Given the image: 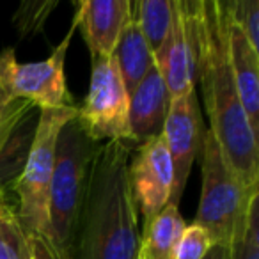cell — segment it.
<instances>
[{
    "label": "cell",
    "mask_w": 259,
    "mask_h": 259,
    "mask_svg": "<svg viewBox=\"0 0 259 259\" xmlns=\"http://www.w3.org/2000/svg\"><path fill=\"white\" fill-rule=\"evenodd\" d=\"M259 194L252 195L229 243V259H259Z\"/></svg>",
    "instance_id": "obj_18"
},
{
    "label": "cell",
    "mask_w": 259,
    "mask_h": 259,
    "mask_svg": "<svg viewBox=\"0 0 259 259\" xmlns=\"http://www.w3.org/2000/svg\"><path fill=\"white\" fill-rule=\"evenodd\" d=\"M128 180L137 211L144 219L142 229H146L169 204L172 194V160L162 135L135 146L128 165Z\"/></svg>",
    "instance_id": "obj_9"
},
{
    "label": "cell",
    "mask_w": 259,
    "mask_h": 259,
    "mask_svg": "<svg viewBox=\"0 0 259 259\" xmlns=\"http://www.w3.org/2000/svg\"><path fill=\"white\" fill-rule=\"evenodd\" d=\"M36 105L22 100L18 107L0 122V201L11 202L15 185L25 165L37 117L34 115Z\"/></svg>",
    "instance_id": "obj_11"
},
{
    "label": "cell",
    "mask_w": 259,
    "mask_h": 259,
    "mask_svg": "<svg viewBox=\"0 0 259 259\" xmlns=\"http://www.w3.org/2000/svg\"><path fill=\"white\" fill-rule=\"evenodd\" d=\"M187 222L181 217L180 208L167 204L153 219L146 229H142L139 259H174L176 245Z\"/></svg>",
    "instance_id": "obj_16"
},
{
    "label": "cell",
    "mask_w": 259,
    "mask_h": 259,
    "mask_svg": "<svg viewBox=\"0 0 259 259\" xmlns=\"http://www.w3.org/2000/svg\"><path fill=\"white\" fill-rule=\"evenodd\" d=\"M231 20L243 30L250 47L259 52V0H226Z\"/></svg>",
    "instance_id": "obj_21"
},
{
    "label": "cell",
    "mask_w": 259,
    "mask_h": 259,
    "mask_svg": "<svg viewBox=\"0 0 259 259\" xmlns=\"http://www.w3.org/2000/svg\"><path fill=\"white\" fill-rule=\"evenodd\" d=\"M201 172V199L194 224L208 233L213 245H229L241 213L252 195L259 192L245 194L209 130H206L202 139Z\"/></svg>",
    "instance_id": "obj_5"
},
{
    "label": "cell",
    "mask_w": 259,
    "mask_h": 259,
    "mask_svg": "<svg viewBox=\"0 0 259 259\" xmlns=\"http://www.w3.org/2000/svg\"><path fill=\"white\" fill-rule=\"evenodd\" d=\"M128 110L130 94L122 83L115 57L93 61L89 91L76 114V121L87 137L94 142L132 141Z\"/></svg>",
    "instance_id": "obj_7"
},
{
    "label": "cell",
    "mask_w": 259,
    "mask_h": 259,
    "mask_svg": "<svg viewBox=\"0 0 259 259\" xmlns=\"http://www.w3.org/2000/svg\"><path fill=\"white\" fill-rule=\"evenodd\" d=\"M204 259H229V245H213Z\"/></svg>",
    "instance_id": "obj_25"
},
{
    "label": "cell",
    "mask_w": 259,
    "mask_h": 259,
    "mask_svg": "<svg viewBox=\"0 0 259 259\" xmlns=\"http://www.w3.org/2000/svg\"><path fill=\"white\" fill-rule=\"evenodd\" d=\"M98 144L87 137L76 117L66 122L59 134L48 195V224L50 241L62 257L71 247L87 172Z\"/></svg>",
    "instance_id": "obj_3"
},
{
    "label": "cell",
    "mask_w": 259,
    "mask_h": 259,
    "mask_svg": "<svg viewBox=\"0 0 259 259\" xmlns=\"http://www.w3.org/2000/svg\"><path fill=\"white\" fill-rule=\"evenodd\" d=\"M213 247L208 233L197 224H187L176 245L174 259H204L208 250Z\"/></svg>",
    "instance_id": "obj_22"
},
{
    "label": "cell",
    "mask_w": 259,
    "mask_h": 259,
    "mask_svg": "<svg viewBox=\"0 0 259 259\" xmlns=\"http://www.w3.org/2000/svg\"><path fill=\"white\" fill-rule=\"evenodd\" d=\"M20 101L22 100H13V98L9 96L2 87H0V122L4 121V119L8 117V115L11 114L16 107H18Z\"/></svg>",
    "instance_id": "obj_24"
},
{
    "label": "cell",
    "mask_w": 259,
    "mask_h": 259,
    "mask_svg": "<svg viewBox=\"0 0 259 259\" xmlns=\"http://www.w3.org/2000/svg\"><path fill=\"white\" fill-rule=\"evenodd\" d=\"M0 259H30L29 236L11 202L0 201Z\"/></svg>",
    "instance_id": "obj_19"
},
{
    "label": "cell",
    "mask_w": 259,
    "mask_h": 259,
    "mask_svg": "<svg viewBox=\"0 0 259 259\" xmlns=\"http://www.w3.org/2000/svg\"><path fill=\"white\" fill-rule=\"evenodd\" d=\"M204 132L206 128L202 124L201 105L195 91L170 100L162 132L174 170L172 194H170L169 204L180 208V201L183 197L192 165L201 153Z\"/></svg>",
    "instance_id": "obj_10"
},
{
    "label": "cell",
    "mask_w": 259,
    "mask_h": 259,
    "mask_svg": "<svg viewBox=\"0 0 259 259\" xmlns=\"http://www.w3.org/2000/svg\"><path fill=\"white\" fill-rule=\"evenodd\" d=\"M75 29H78L76 16L62 43L41 62L22 64L16 61L15 48H6L0 54V87L13 100L32 101L36 108L71 107L73 98L66 85L64 62Z\"/></svg>",
    "instance_id": "obj_6"
},
{
    "label": "cell",
    "mask_w": 259,
    "mask_h": 259,
    "mask_svg": "<svg viewBox=\"0 0 259 259\" xmlns=\"http://www.w3.org/2000/svg\"><path fill=\"white\" fill-rule=\"evenodd\" d=\"M197 4L199 0H174L169 34L155 54L170 100L195 91L197 83Z\"/></svg>",
    "instance_id": "obj_8"
},
{
    "label": "cell",
    "mask_w": 259,
    "mask_h": 259,
    "mask_svg": "<svg viewBox=\"0 0 259 259\" xmlns=\"http://www.w3.org/2000/svg\"><path fill=\"white\" fill-rule=\"evenodd\" d=\"M114 57L128 94L134 93V89L139 85V82L155 66L153 52L149 50L141 29H139V23L134 16V11H132L128 23L122 29L119 43L114 50Z\"/></svg>",
    "instance_id": "obj_15"
},
{
    "label": "cell",
    "mask_w": 259,
    "mask_h": 259,
    "mask_svg": "<svg viewBox=\"0 0 259 259\" xmlns=\"http://www.w3.org/2000/svg\"><path fill=\"white\" fill-rule=\"evenodd\" d=\"M132 8L130 0H87L78 4L75 16L93 61L114 55Z\"/></svg>",
    "instance_id": "obj_12"
},
{
    "label": "cell",
    "mask_w": 259,
    "mask_h": 259,
    "mask_svg": "<svg viewBox=\"0 0 259 259\" xmlns=\"http://www.w3.org/2000/svg\"><path fill=\"white\" fill-rule=\"evenodd\" d=\"M172 6L174 2L170 0H141L132 8L139 29L149 50L153 52V57L162 48L169 34L170 22H172Z\"/></svg>",
    "instance_id": "obj_17"
},
{
    "label": "cell",
    "mask_w": 259,
    "mask_h": 259,
    "mask_svg": "<svg viewBox=\"0 0 259 259\" xmlns=\"http://www.w3.org/2000/svg\"><path fill=\"white\" fill-rule=\"evenodd\" d=\"M135 146L132 141L98 144L64 259H139V211L128 180Z\"/></svg>",
    "instance_id": "obj_2"
},
{
    "label": "cell",
    "mask_w": 259,
    "mask_h": 259,
    "mask_svg": "<svg viewBox=\"0 0 259 259\" xmlns=\"http://www.w3.org/2000/svg\"><path fill=\"white\" fill-rule=\"evenodd\" d=\"M55 8H57L55 0H27V2H22L18 11L15 13V18H13L20 36L27 37L41 32L52 9Z\"/></svg>",
    "instance_id": "obj_20"
},
{
    "label": "cell",
    "mask_w": 259,
    "mask_h": 259,
    "mask_svg": "<svg viewBox=\"0 0 259 259\" xmlns=\"http://www.w3.org/2000/svg\"><path fill=\"white\" fill-rule=\"evenodd\" d=\"M29 243H30V259H64L61 252L52 245V241L48 238L30 234Z\"/></svg>",
    "instance_id": "obj_23"
},
{
    "label": "cell",
    "mask_w": 259,
    "mask_h": 259,
    "mask_svg": "<svg viewBox=\"0 0 259 259\" xmlns=\"http://www.w3.org/2000/svg\"><path fill=\"white\" fill-rule=\"evenodd\" d=\"M78 107L39 108L32 144L25 165L15 185V208L27 236L37 234L50 240L48 195L55 163L59 134L62 126L76 117Z\"/></svg>",
    "instance_id": "obj_4"
},
{
    "label": "cell",
    "mask_w": 259,
    "mask_h": 259,
    "mask_svg": "<svg viewBox=\"0 0 259 259\" xmlns=\"http://www.w3.org/2000/svg\"><path fill=\"white\" fill-rule=\"evenodd\" d=\"M226 20L224 0H199L197 80L209 119L208 130L240 187L250 195L259 192L257 134L241 107L227 62Z\"/></svg>",
    "instance_id": "obj_1"
},
{
    "label": "cell",
    "mask_w": 259,
    "mask_h": 259,
    "mask_svg": "<svg viewBox=\"0 0 259 259\" xmlns=\"http://www.w3.org/2000/svg\"><path fill=\"white\" fill-rule=\"evenodd\" d=\"M170 96L158 68L153 66L151 71L139 82L130 94V134L137 146L160 137L169 112Z\"/></svg>",
    "instance_id": "obj_14"
},
{
    "label": "cell",
    "mask_w": 259,
    "mask_h": 259,
    "mask_svg": "<svg viewBox=\"0 0 259 259\" xmlns=\"http://www.w3.org/2000/svg\"><path fill=\"white\" fill-rule=\"evenodd\" d=\"M226 4V0H224ZM226 48L227 62H229L231 75L234 87L240 96L247 119L254 132L259 130V52L250 47L243 30L231 20L226 8Z\"/></svg>",
    "instance_id": "obj_13"
}]
</instances>
